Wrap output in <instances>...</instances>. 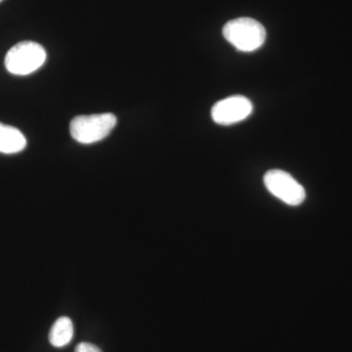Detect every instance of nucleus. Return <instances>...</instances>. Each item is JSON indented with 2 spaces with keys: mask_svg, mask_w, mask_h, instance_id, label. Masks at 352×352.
<instances>
[{
  "mask_svg": "<svg viewBox=\"0 0 352 352\" xmlns=\"http://www.w3.org/2000/svg\"><path fill=\"white\" fill-rule=\"evenodd\" d=\"M224 38L242 52H252L263 45L266 31L263 25L252 18H238L227 22L222 30Z\"/></svg>",
  "mask_w": 352,
  "mask_h": 352,
  "instance_id": "nucleus-1",
  "label": "nucleus"
},
{
  "mask_svg": "<svg viewBox=\"0 0 352 352\" xmlns=\"http://www.w3.org/2000/svg\"><path fill=\"white\" fill-rule=\"evenodd\" d=\"M113 113L78 116L69 124L72 138L80 144H92L107 138L117 124Z\"/></svg>",
  "mask_w": 352,
  "mask_h": 352,
  "instance_id": "nucleus-2",
  "label": "nucleus"
},
{
  "mask_svg": "<svg viewBox=\"0 0 352 352\" xmlns=\"http://www.w3.org/2000/svg\"><path fill=\"white\" fill-rule=\"evenodd\" d=\"M46 60V51L34 41H22L14 45L6 57V67L9 73L28 76L41 68Z\"/></svg>",
  "mask_w": 352,
  "mask_h": 352,
  "instance_id": "nucleus-3",
  "label": "nucleus"
},
{
  "mask_svg": "<svg viewBox=\"0 0 352 352\" xmlns=\"http://www.w3.org/2000/svg\"><path fill=\"white\" fill-rule=\"evenodd\" d=\"M266 189L280 201L289 206H300L307 198L305 190L289 173L281 170H271L264 175Z\"/></svg>",
  "mask_w": 352,
  "mask_h": 352,
  "instance_id": "nucleus-4",
  "label": "nucleus"
},
{
  "mask_svg": "<svg viewBox=\"0 0 352 352\" xmlns=\"http://www.w3.org/2000/svg\"><path fill=\"white\" fill-rule=\"evenodd\" d=\"M254 110L252 101L243 95H233L214 104L212 118L220 126H231L247 119Z\"/></svg>",
  "mask_w": 352,
  "mask_h": 352,
  "instance_id": "nucleus-5",
  "label": "nucleus"
},
{
  "mask_svg": "<svg viewBox=\"0 0 352 352\" xmlns=\"http://www.w3.org/2000/svg\"><path fill=\"white\" fill-rule=\"evenodd\" d=\"M27 139L16 127L0 122V153L16 154L25 149Z\"/></svg>",
  "mask_w": 352,
  "mask_h": 352,
  "instance_id": "nucleus-6",
  "label": "nucleus"
},
{
  "mask_svg": "<svg viewBox=\"0 0 352 352\" xmlns=\"http://www.w3.org/2000/svg\"><path fill=\"white\" fill-rule=\"evenodd\" d=\"M73 336V322L69 317H60L51 327L50 342L53 346L63 347L71 342Z\"/></svg>",
  "mask_w": 352,
  "mask_h": 352,
  "instance_id": "nucleus-7",
  "label": "nucleus"
},
{
  "mask_svg": "<svg viewBox=\"0 0 352 352\" xmlns=\"http://www.w3.org/2000/svg\"><path fill=\"white\" fill-rule=\"evenodd\" d=\"M76 352H102L101 349L95 344H89V342H80L76 347Z\"/></svg>",
  "mask_w": 352,
  "mask_h": 352,
  "instance_id": "nucleus-8",
  "label": "nucleus"
},
{
  "mask_svg": "<svg viewBox=\"0 0 352 352\" xmlns=\"http://www.w3.org/2000/svg\"><path fill=\"white\" fill-rule=\"evenodd\" d=\"M0 1H2V0H0Z\"/></svg>",
  "mask_w": 352,
  "mask_h": 352,
  "instance_id": "nucleus-9",
  "label": "nucleus"
}]
</instances>
